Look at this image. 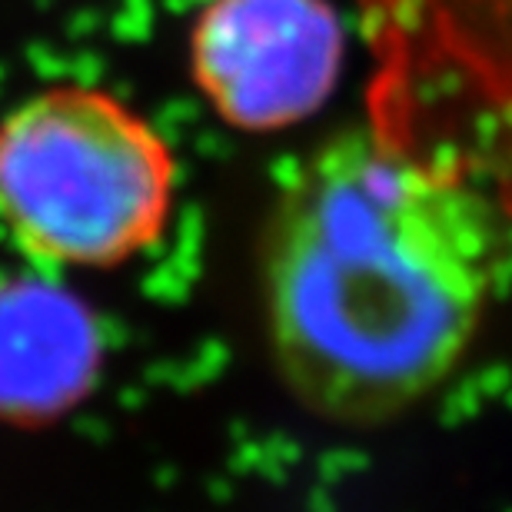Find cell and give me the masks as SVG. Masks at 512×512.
I'll return each mask as SVG.
<instances>
[{"label": "cell", "mask_w": 512, "mask_h": 512, "mask_svg": "<svg viewBox=\"0 0 512 512\" xmlns=\"http://www.w3.org/2000/svg\"><path fill=\"white\" fill-rule=\"evenodd\" d=\"M503 273V217L466 163L343 133L293 163L266 217L273 370L326 423L383 426L463 366Z\"/></svg>", "instance_id": "obj_1"}, {"label": "cell", "mask_w": 512, "mask_h": 512, "mask_svg": "<svg viewBox=\"0 0 512 512\" xmlns=\"http://www.w3.org/2000/svg\"><path fill=\"white\" fill-rule=\"evenodd\" d=\"M170 140L117 94L37 90L0 117V227L44 270H117L167 237Z\"/></svg>", "instance_id": "obj_2"}, {"label": "cell", "mask_w": 512, "mask_h": 512, "mask_svg": "<svg viewBox=\"0 0 512 512\" xmlns=\"http://www.w3.org/2000/svg\"><path fill=\"white\" fill-rule=\"evenodd\" d=\"M343 54V20L330 0H207L187 40L197 94L243 133L313 117L340 80Z\"/></svg>", "instance_id": "obj_3"}, {"label": "cell", "mask_w": 512, "mask_h": 512, "mask_svg": "<svg viewBox=\"0 0 512 512\" xmlns=\"http://www.w3.org/2000/svg\"><path fill=\"white\" fill-rule=\"evenodd\" d=\"M104 330L90 306L37 266L0 276V423L40 429L94 393Z\"/></svg>", "instance_id": "obj_4"}]
</instances>
